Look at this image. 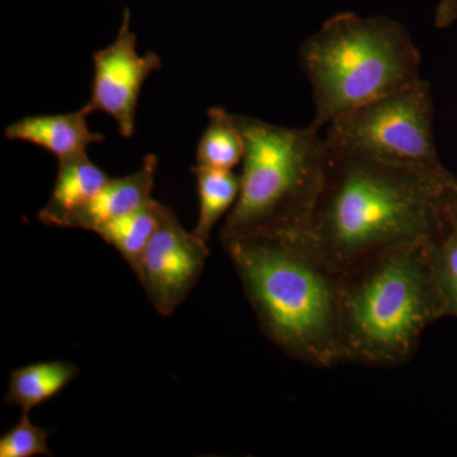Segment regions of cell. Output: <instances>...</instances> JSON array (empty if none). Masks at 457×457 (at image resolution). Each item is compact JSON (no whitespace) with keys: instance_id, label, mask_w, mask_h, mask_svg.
Here are the masks:
<instances>
[{"instance_id":"obj_1","label":"cell","mask_w":457,"mask_h":457,"mask_svg":"<svg viewBox=\"0 0 457 457\" xmlns=\"http://www.w3.org/2000/svg\"><path fill=\"white\" fill-rule=\"evenodd\" d=\"M451 187L328 146L323 186L311 220L297 236L342 272L372 255L435 237L446 224L445 195Z\"/></svg>"},{"instance_id":"obj_2","label":"cell","mask_w":457,"mask_h":457,"mask_svg":"<svg viewBox=\"0 0 457 457\" xmlns=\"http://www.w3.org/2000/svg\"><path fill=\"white\" fill-rule=\"evenodd\" d=\"M264 336L315 368L339 365L341 272L297 234L221 237Z\"/></svg>"},{"instance_id":"obj_3","label":"cell","mask_w":457,"mask_h":457,"mask_svg":"<svg viewBox=\"0 0 457 457\" xmlns=\"http://www.w3.org/2000/svg\"><path fill=\"white\" fill-rule=\"evenodd\" d=\"M429 240L390 249L342 270L341 363L403 365L416 353L427 328L446 317L429 263Z\"/></svg>"},{"instance_id":"obj_4","label":"cell","mask_w":457,"mask_h":457,"mask_svg":"<svg viewBox=\"0 0 457 457\" xmlns=\"http://www.w3.org/2000/svg\"><path fill=\"white\" fill-rule=\"evenodd\" d=\"M299 59L312 87V123L319 129L422 78L411 33L387 17L336 14L303 42Z\"/></svg>"},{"instance_id":"obj_5","label":"cell","mask_w":457,"mask_h":457,"mask_svg":"<svg viewBox=\"0 0 457 457\" xmlns=\"http://www.w3.org/2000/svg\"><path fill=\"white\" fill-rule=\"evenodd\" d=\"M245 137L240 194L221 237L299 234L311 220L328 164L317 126L284 128L234 114Z\"/></svg>"},{"instance_id":"obj_6","label":"cell","mask_w":457,"mask_h":457,"mask_svg":"<svg viewBox=\"0 0 457 457\" xmlns=\"http://www.w3.org/2000/svg\"><path fill=\"white\" fill-rule=\"evenodd\" d=\"M431 86L423 78L405 88L342 114L327 126L332 149L404 168L441 185L457 177L438 156Z\"/></svg>"},{"instance_id":"obj_7","label":"cell","mask_w":457,"mask_h":457,"mask_svg":"<svg viewBox=\"0 0 457 457\" xmlns=\"http://www.w3.org/2000/svg\"><path fill=\"white\" fill-rule=\"evenodd\" d=\"M209 255L207 243L186 230L176 212L161 204L158 228L135 273L159 314L170 317L187 299Z\"/></svg>"},{"instance_id":"obj_8","label":"cell","mask_w":457,"mask_h":457,"mask_svg":"<svg viewBox=\"0 0 457 457\" xmlns=\"http://www.w3.org/2000/svg\"><path fill=\"white\" fill-rule=\"evenodd\" d=\"M137 37L131 29L130 9L123 11L122 22L112 44L93 54V83L89 101L80 110L87 116L110 114L120 135L130 139L135 134L141 89L147 78L162 68L158 54L141 55Z\"/></svg>"},{"instance_id":"obj_9","label":"cell","mask_w":457,"mask_h":457,"mask_svg":"<svg viewBox=\"0 0 457 457\" xmlns=\"http://www.w3.org/2000/svg\"><path fill=\"white\" fill-rule=\"evenodd\" d=\"M87 117L82 110L27 116L8 125L4 137L40 146L55 156L57 162L68 161L88 154L90 145L104 141V135L90 130Z\"/></svg>"},{"instance_id":"obj_10","label":"cell","mask_w":457,"mask_h":457,"mask_svg":"<svg viewBox=\"0 0 457 457\" xmlns=\"http://www.w3.org/2000/svg\"><path fill=\"white\" fill-rule=\"evenodd\" d=\"M158 170V158L147 154L134 173L120 179H110L90 204L74 215L66 228L95 231L114 219L134 212L152 200L153 187Z\"/></svg>"},{"instance_id":"obj_11","label":"cell","mask_w":457,"mask_h":457,"mask_svg":"<svg viewBox=\"0 0 457 457\" xmlns=\"http://www.w3.org/2000/svg\"><path fill=\"white\" fill-rule=\"evenodd\" d=\"M110 177L88 154L59 162L55 185L38 220L50 227L66 228L68 221L90 204Z\"/></svg>"},{"instance_id":"obj_12","label":"cell","mask_w":457,"mask_h":457,"mask_svg":"<svg viewBox=\"0 0 457 457\" xmlns=\"http://www.w3.org/2000/svg\"><path fill=\"white\" fill-rule=\"evenodd\" d=\"M79 375V369L66 361L32 363L14 370L9 376L4 403L20 407L23 413L55 398Z\"/></svg>"},{"instance_id":"obj_13","label":"cell","mask_w":457,"mask_h":457,"mask_svg":"<svg viewBox=\"0 0 457 457\" xmlns=\"http://www.w3.org/2000/svg\"><path fill=\"white\" fill-rule=\"evenodd\" d=\"M159 212L161 203L152 198L139 209L102 225L93 233L101 237L108 245L113 246L137 273L144 252L158 228Z\"/></svg>"},{"instance_id":"obj_14","label":"cell","mask_w":457,"mask_h":457,"mask_svg":"<svg viewBox=\"0 0 457 457\" xmlns=\"http://www.w3.org/2000/svg\"><path fill=\"white\" fill-rule=\"evenodd\" d=\"M197 180L198 219L192 233L209 243L215 225L231 212L240 194V174L233 170H212L195 165L191 168Z\"/></svg>"},{"instance_id":"obj_15","label":"cell","mask_w":457,"mask_h":457,"mask_svg":"<svg viewBox=\"0 0 457 457\" xmlns=\"http://www.w3.org/2000/svg\"><path fill=\"white\" fill-rule=\"evenodd\" d=\"M206 129L197 145V164L212 170H233L245 158V143L234 114L210 108Z\"/></svg>"},{"instance_id":"obj_16","label":"cell","mask_w":457,"mask_h":457,"mask_svg":"<svg viewBox=\"0 0 457 457\" xmlns=\"http://www.w3.org/2000/svg\"><path fill=\"white\" fill-rule=\"evenodd\" d=\"M433 278L446 317L457 318V228L446 221L428 243Z\"/></svg>"},{"instance_id":"obj_17","label":"cell","mask_w":457,"mask_h":457,"mask_svg":"<svg viewBox=\"0 0 457 457\" xmlns=\"http://www.w3.org/2000/svg\"><path fill=\"white\" fill-rule=\"evenodd\" d=\"M49 429L33 425L29 413L0 437V457L53 456L47 445Z\"/></svg>"},{"instance_id":"obj_18","label":"cell","mask_w":457,"mask_h":457,"mask_svg":"<svg viewBox=\"0 0 457 457\" xmlns=\"http://www.w3.org/2000/svg\"><path fill=\"white\" fill-rule=\"evenodd\" d=\"M457 20V0H440L436 9L435 25L446 29Z\"/></svg>"},{"instance_id":"obj_19","label":"cell","mask_w":457,"mask_h":457,"mask_svg":"<svg viewBox=\"0 0 457 457\" xmlns=\"http://www.w3.org/2000/svg\"><path fill=\"white\" fill-rule=\"evenodd\" d=\"M445 218L450 225L457 228V183L445 195Z\"/></svg>"}]
</instances>
